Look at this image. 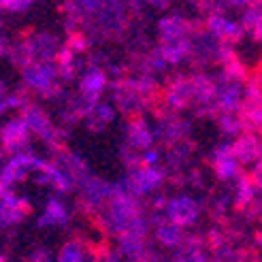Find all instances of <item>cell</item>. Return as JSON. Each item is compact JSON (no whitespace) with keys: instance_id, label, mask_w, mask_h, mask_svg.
Instances as JSON below:
<instances>
[{"instance_id":"1","label":"cell","mask_w":262,"mask_h":262,"mask_svg":"<svg viewBox=\"0 0 262 262\" xmlns=\"http://www.w3.org/2000/svg\"><path fill=\"white\" fill-rule=\"evenodd\" d=\"M3 139L9 143H19V139H24V122H13L3 133Z\"/></svg>"},{"instance_id":"2","label":"cell","mask_w":262,"mask_h":262,"mask_svg":"<svg viewBox=\"0 0 262 262\" xmlns=\"http://www.w3.org/2000/svg\"><path fill=\"white\" fill-rule=\"evenodd\" d=\"M60 262H81V254H79V250H77L75 245H69V247H64V252L60 256Z\"/></svg>"},{"instance_id":"3","label":"cell","mask_w":262,"mask_h":262,"mask_svg":"<svg viewBox=\"0 0 262 262\" xmlns=\"http://www.w3.org/2000/svg\"><path fill=\"white\" fill-rule=\"evenodd\" d=\"M30 0H3V5L9 7V9H19V7H26Z\"/></svg>"},{"instance_id":"4","label":"cell","mask_w":262,"mask_h":262,"mask_svg":"<svg viewBox=\"0 0 262 262\" xmlns=\"http://www.w3.org/2000/svg\"><path fill=\"white\" fill-rule=\"evenodd\" d=\"M237 3H241V0H237Z\"/></svg>"}]
</instances>
